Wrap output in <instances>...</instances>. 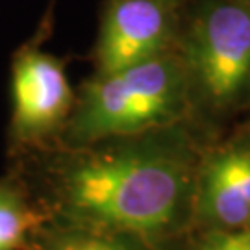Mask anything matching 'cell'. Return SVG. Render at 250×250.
<instances>
[{"mask_svg": "<svg viewBox=\"0 0 250 250\" xmlns=\"http://www.w3.org/2000/svg\"><path fill=\"white\" fill-rule=\"evenodd\" d=\"M197 170L188 134L165 126L76 158L62 174V200L91 230L158 239L195 213Z\"/></svg>", "mask_w": 250, "mask_h": 250, "instance_id": "1", "label": "cell"}, {"mask_svg": "<svg viewBox=\"0 0 250 250\" xmlns=\"http://www.w3.org/2000/svg\"><path fill=\"white\" fill-rule=\"evenodd\" d=\"M189 102L182 58L163 52L121 71L97 72L72 106L67 137L85 146L172 126Z\"/></svg>", "mask_w": 250, "mask_h": 250, "instance_id": "2", "label": "cell"}, {"mask_svg": "<svg viewBox=\"0 0 250 250\" xmlns=\"http://www.w3.org/2000/svg\"><path fill=\"white\" fill-rule=\"evenodd\" d=\"M182 63L189 93L213 113L250 104V4L209 0L193 17Z\"/></svg>", "mask_w": 250, "mask_h": 250, "instance_id": "3", "label": "cell"}, {"mask_svg": "<svg viewBox=\"0 0 250 250\" xmlns=\"http://www.w3.org/2000/svg\"><path fill=\"white\" fill-rule=\"evenodd\" d=\"M11 137L37 143L69 121L74 106L63 63L37 45L22 46L11 63Z\"/></svg>", "mask_w": 250, "mask_h": 250, "instance_id": "4", "label": "cell"}, {"mask_svg": "<svg viewBox=\"0 0 250 250\" xmlns=\"http://www.w3.org/2000/svg\"><path fill=\"white\" fill-rule=\"evenodd\" d=\"M193 217L208 230L250 226V135L233 139L198 163Z\"/></svg>", "mask_w": 250, "mask_h": 250, "instance_id": "5", "label": "cell"}, {"mask_svg": "<svg viewBox=\"0 0 250 250\" xmlns=\"http://www.w3.org/2000/svg\"><path fill=\"white\" fill-rule=\"evenodd\" d=\"M170 21L161 0H111L99 41L97 72L107 74L165 52Z\"/></svg>", "mask_w": 250, "mask_h": 250, "instance_id": "6", "label": "cell"}, {"mask_svg": "<svg viewBox=\"0 0 250 250\" xmlns=\"http://www.w3.org/2000/svg\"><path fill=\"white\" fill-rule=\"evenodd\" d=\"M37 223L24 197L9 184H0V250L24 249Z\"/></svg>", "mask_w": 250, "mask_h": 250, "instance_id": "7", "label": "cell"}, {"mask_svg": "<svg viewBox=\"0 0 250 250\" xmlns=\"http://www.w3.org/2000/svg\"><path fill=\"white\" fill-rule=\"evenodd\" d=\"M50 250H135L123 237L100 230H82L67 233L52 245Z\"/></svg>", "mask_w": 250, "mask_h": 250, "instance_id": "8", "label": "cell"}, {"mask_svg": "<svg viewBox=\"0 0 250 250\" xmlns=\"http://www.w3.org/2000/svg\"><path fill=\"white\" fill-rule=\"evenodd\" d=\"M193 250H250V228L208 230Z\"/></svg>", "mask_w": 250, "mask_h": 250, "instance_id": "9", "label": "cell"}, {"mask_svg": "<svg viewBox=\"0 0 250 250\" xmlns=\"http://www.w3.org/2000/svg\"><path fill=\"white\" fill-rule=\"evenodd\" d=\"M161 2H169V0H161Z\"/></svg>", "mask_w": 250, "mask_h": 250, "instance_id": "10", "label": "cell"}, {"mask_svg": "<svg viewBox=\"0 0 250 250\" xmlns=\"http://www.w3.org/2000/svg\"><path fill=\"white\" fill-rule=\"evenodd\" d=\"M249 228H250V226H249Z\"/></svg>", "mask_w": 250, "mask_h": 250, "instance_id": "11", "label": "cell"}]
</instances>
